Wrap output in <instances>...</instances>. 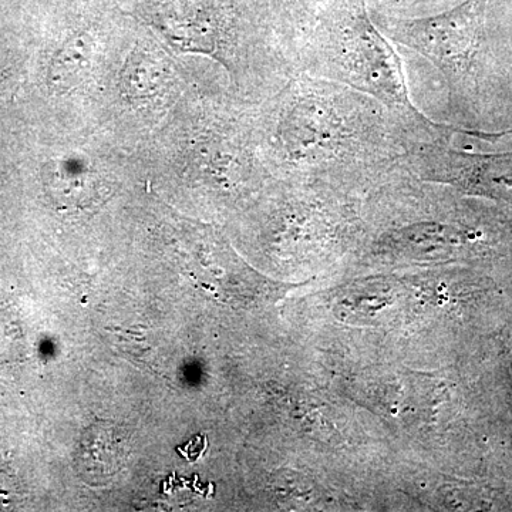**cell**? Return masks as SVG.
Listing matches in <instances>:
<instances>
[{
    "instance_id": "1",
    "label": "cell",
    "mask_w": 512,
    "mask_h": 512,
    "mask_svg": "<svg viewBox=\"0 0 512 512\" xmlns=\"http://www.w3.org/2000/svg\"><path fill=\"white\" fill-rule=\"evenodd\" d=\"M266 127L279 165L340 191L376 187L429 144L379 101L305 73L289 80Z\"/></svg>"
},
{
    "instance_id": "2",
    "label": "cell",
    "mask_w": 512,
    "mask_h": 512,
    "mask_svg": "<svg viewBox=\"0 0 512 512\" xmlns=\"http://www.w3.org/2000/svg\"><path fill=\"white\" fill-rule=\"evenodd\" d=\"M298 73L343 84L372 97L402 119L427 143L480 133L439 123L412 99L402 59L376 25L367 0H335L296 52Z\"/></svg>"
},
{
    "instance_id": "3",
    "label": "cell",
    "mask_w": 512,
    "mask_h": 512,
    "mask_svg": "<svg viewBox=\"0 0 512 512\" xmlns=\"http://www.w3.org/2000/svg\"><path fill=\"white\" fill-rule=\"evenodd\" d=\"M490 0H461L421 18H375L394 45L429 60L443 77L456 126L495 133L500 46L488 29Z\"/></svg>"
},
{
    "instance_id": "4",
    "label": "cell",
    "mask_w": 512,
    "mask_h": 512,
    "mask_svg": "<svg viewBox=\"0 0 512 512\" xmlns=\"http://www.w3.org/2000/svg\"><path fill=\"white\" fill-rule=\"evenodd\" d=\"M512 244V221L466 205L448 218H423L384 231L377 249L393 255L484 254Z\"/></svg>"
},
{
    "instance_id": "5",
    "label": "cell",
    "mask_w": 512,
    "mask_h": 512,
    "mask_svg": "<svg viewBox=\"0 0 512 512\" xmlns=\"http://www.w3.org/2000/svg\"><path fill=\"white\" fill-rule=\"evenodd\" d=\"M402 167L420 180L450 185L512 210V151L473 153L454 147L453 138H446L417 147Z\"/></svg>"
},
{
    "instance_id": "6",
    "label": "cell",
    "mask_w": 512,
    "mask_h": 512,
    "mask_svg": "<svg viewBox=\"0 0 512 512\" xmlns=\"http://www.w3.org/2000/svg\"><path fill=\"white\" fill-rule=\"evenodd\" d=\"M123 434L113 426H93L86 431L80 446V466L93 480L110 477L126 458Z\"/></svg>"
},
{
    "instance_id": "7",
    "label": "cell",
    "mask_w": 512,
    "mask_h": 512,
    "mask_svg": "<svg viewBox=\"0 0 512 512\" xmlns=\"http://www.w3.org/2000/svg\"><path fill=\"white\" fill-rule=\"evenodd\" d=\"M50 187L60 204L67 208L93 207L103 197V181L82 168L55 167L50 173Z\"/></svg>"
},
{
    "instance_id": "8",
    "label": "cell",
    "mask_w": 512,
    "mask_h": 512,
    "mask_svg": "<svg viewBox=\"0 0 512 512\" xmlns=\"http://www.w3.org/2000/svg\"><path fill=\"white\" fill-rule=\"evenodd\" d=\"M92 60L93 45L90 37H74L53 59L49 72V86L57 92L72 89L89 72Z\"/></svg>"
},
{
    "instance_id": "9",
    "label": "cell",
    "mask_w": 512,
    "mask_h": 512,
    "mask_svg": "<svg viewBox=\"0 0 512 512\" xmlns=\"http://www.w3.org/2000/svg\"><path fill=\"white\" fill-rule=\"evenodd\" d=\"M123 90L130 97H144L157 89L161 82L160 64L150 55L137 53L128 59L123 70Z\"/></svg>"
},
{
    "instance_id": "10",
    "label": "cell",
    "mask_w": 512,
    "mask_h": 512,
    "mask_svg": "<svg viewBox=\"0 0 512 512\" xmlns=\"http://www.w3.org/2000/svg\"><path fill=\"white\" fill-rule=\"evenodd\" d=\"M375 18L409 19L434 15L457 5L461 0H367Z\"/></svg>"
},
{
    "instance_id": "11",
    "label": "cell",
    "mask_w": 512,
    "mask_h": 512,
    "mask_svg": "<svg viewBox=\"0 0 512 512\" xmlns=\"http://www.w3.org/2000/svg\"><path fill=\"white\" fill-rule=\"evenodd\" d=\"M495 131L512 133V46H500V80H498Z\"/></svg>"
}]
</instances>
